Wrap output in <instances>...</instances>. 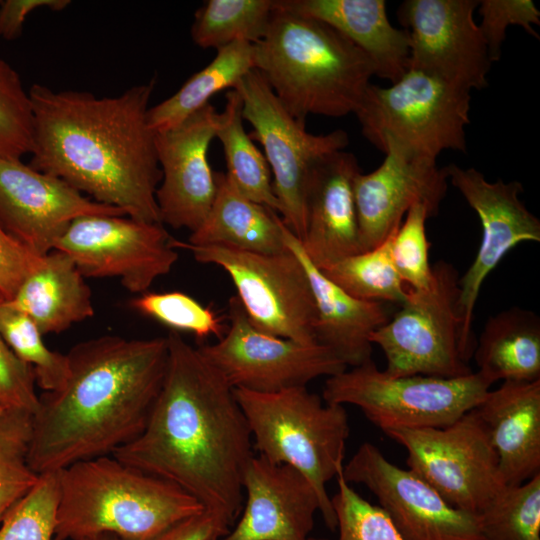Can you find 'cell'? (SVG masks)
Segmentation results:
<instances>
[{
    "label": "cell",
    "mask_w": 540,
    "mask_h": 540,
    "mask_svg": "<svg viewBox=\"0 0 540 540\" xmlns=\"http://www.w3.org/2000/svg\"><path fill=\"white\" fill-rule=\"evenodd\" d=\"M155 85L154 77L118 96L98 98L34 84L29 166L130 218L161 223L155 195L162 172L147 121Z\"/></svg>",
    "instance_id": "2"
},
{
    "label": "cell",
    "mask_w": 540,
    "mask_h": 540,
    "mask_svg": "<svg viewBox=\"0 0 540 540\" xmlns=\"http://www.w3.org/2000/svg\"><path fill=\"white\" fill-rule=\"evenodd\" d=\"M216 192L202 224L187 243L225 246L259 254L288 251L283 221L276 212L240 193L223 172H214Z\"/></svg>",
    "instance_id": "27"
},
{
    "label": "cell",
    "mask_w": 540,
    "mask_h": 540,
    "mask_svg": "<svg viewBox=\"0 0 540 540\" xmlns=\"http://www.w3.org/2000/svg\"><path fill=\"white\" fill-rule=\"evenodd\" d=\"M306 540H328V539L309 537V538L306 539Z\"/></svg>",
    "instance_id": "47"
},
{
    "label": "cell",
    "mask_w": 540,
    "mask_h": 540,
    "mask_svg": "<svg viewBox=\"0 0 540 540\" xmlns=\"http://www.w3.org/2000/svg\"><path fill=\"white\" fill-rule=\"evenodd\" d=\"M248 422L253 447L275 464H287L314 486L327 527L337 522L326 484L344 466L350 428L342 405L325 404L306 387L276 393L233 389Z\"/></svg>",
    "instance_id": "6"
},
{
    "label": "cell",
    "mask_w": 540,
    "mask_h": 540,
    "mask_svg": "<svg viewBox=\"0 0 540 540\" xmlns=\"http://www.w3.org/2000/svg\"><path fill=\"white\" fill-rule=\"evenodd\" d=\"M444 169L448 182L475 211L482 226L477 254L459 278L457 311L462 343L471 358L476 347L474 309L483 282L512 248L519 243L540 241V220L521 201L519 195L523 186L519 181L490 182L475 168H462L453 163Z\"/></svg>",
    "instance_id": "15"
},
{
    "label": "cell",
    "mask_w": 540,
    "mask_h": 540,
    "mask_svg": "<svg viewBox=\"0 0 540 540\" xmlns=\"http://www.w3.org/2000/svg\"><path fill=\"white\" fill-rule=\"evenodd\" d=\"M287 247L302 262L315 305L317 341L346 366L357 367L371 359V334L391 318L389 303L355 298L329 280L305 255L301 242L283 223Z\"/></svg>",
    "instance_id": "23"
},
{
    "label": "cell",
    "mask_w": 540,
    "mask_h": 540,
    "mask_svg": "<svg viewBox=\"0 0 540 540\" xmlns=\"http://www.w3.org/2000/svg\"><path fill=\"white\" fill-rule=\"evenodd\" d=\"M6 302L31 318L43 335L59 334L94 315L85 277L69 255L56 249L43 256L40 266Z\"/></svg>",
    "instance_id": "26"
},
{
    "label": "cell",
    "mask_w": 540,
    "mask_h": 540,
    "mask_svg": "<svg viewBox=\"0 0 540 540\" xmlns=\"http://www.w3.org/2000/svg\"><path fill=\"white\" fill-rule=\"evenodd\" d=\"M65 383L39 396L29 464L39 475L112 455L144 429L168 362L167 337L102 336L67 354Z\"/></svg>",
    "instance_id": "3"
},
{
    "label": "cell",
    "mask_w": 540,
    "mask_h": 540,
    "mask_svg": "<svg viewBox=\"0 0 540 540\" xmlns=\"http://www.w3.org/2000/svg\"><path fill=\"white\" fill-rule=\"evenodd\" d=\"M475 410L498 455L506 486L540 473V379L504 381Z\"/></svg>",
    "instance_id": "24"
},
{
    "label": "cell",
    "mask_w": 540,
    "mask_h": 540,
    "mask_svg": "<svg viewBox=\"0 0 540 540\" xmlns=\"http://www.w3.org/2000/svg\"><path fill=\"white\" fill-rule=\"evenodd\" d=\"M384 153L380 166L359 172L353 183L361 252L383 243L416 204L424 205L429 217L437 215L448 189L446 171L436 161L395 145Z\"/></svg>",
    "instance_id": "19"
},
{
    "label": "cell",
    "mask_w": 540,
    "mask_h": 540,
    "mask_svg": "<svg viewBox=\"0 0 540 540\" xmlns=\"http://www.w3.org/2000/svg\"><path fill=\"white\" fill-rule=\"evenodd\" d=\"M58 500V472L41 474L1 521L0 540H54Z\"/></svg>",
    "instance_id": "37"
},
{
    "label": "cell",
    "mask_w": 540,
    "mask_h": 540,
    "mask_svg": "<svg viewBox=\"0 0 540 540\" xmlns=\"http://www.w3.org/2000/svg\"><path fill=\"white\" fill-rule=\"evenodd\" d=\"M218 119L219 112L208 103L178 126L155 133L162 172L155 197L163 225L193 232L206 218L216 192L208 151Z\"/></svg>",
    "instance_id": "20"
},
{
    "label": "cell",
    "mask_w": 540,
    "mask_h": 540,
    "mask_svg": "<svg viewBox=\"0 0 540 540\" xmlns=\"http://www.w3.org/2000/svg\"><path fill=\"white\" fill-rule=\"evenodd\" d=\"M481 16L479 25L491 61H498L509 26H520L539 39L534 26L540 25V11L531 0H480L477 6Z\"/></svg>",
    "instance_id": "41"
},
{
    "label": "cell",
    "mask_w": 540,
    "mask_h": 540,
    "mask_svg": "<svg viewBox=\"0 0 540 540\" xmlns=\"http://www.w3.org/2000/svg\"><path fill=\"white\" fill-rule=\"evenodd\" d=\"M478 518L485 540H540V473L506 486Z\"/></svg>",
    "instance_id": "33"
},
{
    "label": "cell",
    "mask_w": 540,
    "mask_h": 540,
    "mask_svg": "<svg viewBox=\"0 0 540 540\" xmlns=\"http://www.w3.org/2000/svg\"><path fill=\"white\" fill-rule=\"evenodd\" d=\"M162 223L119 215H86L71 222L55 245L86 277H116L131 293L143 294L178 259Z\"/></svg>",
    "instance_id": "14"
},
{
    "label": "cell",
    "mask_w": 540,
    "mask_h": 540,
    "mask_svg": "<svg viewBox=\"0 0 540 540\" xmlns=\"http://www.w3.org/2000/svg\"><path fill=\"white\" fill-rule=\"evenodd\" d=\"M242 100V117L258 141L273 175V191L281 206V219L301 242L306 231V199L311 173L327 155L349 144L346 131L312 134L305 121L293 117L261 74L253 69L233 88Z\"/></svg>",
    "instance_id": "10"
},
{
    "label": "cell",
    "mask_w": 540,
    "mask_h": 540,
    "mask_svg": "<svg viewBox=\"0 0 540 540\" xmlns=\"http://www.w3.org/2000/svg\"><path fill=\"white\" fill-rule=\"evenodd\" d=\"M478 373L495 381L540 379V319L511 307L490 316L473 353Z\"/></svg>",
    "instance_id": "28"
},
{
    "label": "cell",
    "mask_w": 540,
    "mask_h": 540,
    "mask_svg": "<svg viewBox=\"0 0 540 540\" xmlns=\"http://www.w3.org/2000/svg\"><path fill=\"white\" fill-rule=\"evenodd\" d=\"M93 540H121V539L112 534H102V535L97 536Z\"/></svg>",
    "instance_id": "46"
},
{
    "label": "cell",
    "mask_w": 540,
    "mask_h": 540,
    "mask_svg": "<svg viewBox=\"0 0 540 540\" xmlns=\"http://www.w3.org/2000/svg\"><path fill=\"white\" fill-rule=\"evenodd\" d=\"M225 334L198 351L233 388L276 393L333 376L347 366L321 344H301L265 333L248 319L236 296L228 302Z\"/></svg>",
    "instance_id": "13"
},
{
    "label": "cell",
    "mask_w": 540,
    "mask_h": 540,
    "mask_svg": "<svg viewBox=\"0 0 540 540\" xmlns=\"http://www.w3.org/2000/svg\"><path fill=\"white\" fill-rule=\"evenodd\" d=\"M130 306L175 332H188L198 339L221 338L228 325L209 307L180 291L145 292L133 298Z\"/></svg>",
    "instance_id": "36"
},
{
    "label": "cell",
    "mask_w": 540,
    "mask_h": 540,
    "mask_svg": "<svg viewBox=\"0 0 540 540\" xmlns=\"http://www.w3.org/2000/svg\"><path fill=\"white\" fill-rule=\"evenodd\" d=\"M32 104L19 74L0 58V158L21 159L33 149Z\"/></svg>",
    "instance_id": "38"
},
{
    "label": "cell",
    "mask_w": 540,
    "mask_h": 540,
    "mask_svg": "<svg viewBox=\"0 0 540 540\" xmlns=\"http://www.w3.org/2000/svg\"><path fill=\"white\" fill-rule=\"evenodd\" d=\"M231 528L214 513L204 509L202 512L186 517L151 540H209L223 538Z\"/></svg>",
    "instance_id": "44"
},
{
    "label": "cell",
    "mask_w": 540,
    "mask_h": 540,
    "mask_svg": "<svg viewBox=\"0 0 540 540\" xmlns=\"http://www.w3.org/2000/svg\"><path fill=\"white\" fill-rule=\"evenodd\" d=\"M386 434L406 450L408 469L457 509L478 515L506 487L475 408L446 427Z\"/></svg>",
    "instance_id": "12"
},
{
    "label": "cell",
    "mask_w": 540,
    "mask_h": 540,
    "mask_svg": "<svg viewBox=\"0 0 540 540\" xmlns=\"http://www.w3.org/2000/svg\"><path fill=\"white\" fill-rule=\"evenodd\" d=\"M209 540H219V538L218 537H212Z\"/></svg>",
    "instance_id": "48"
},
{
    "label": "cell",
    "mask_w": 540,
    "mask_h": 540,
    "mask_svg": "<svg viewBox=\"0 0 540 540\" xmlns=\"http://www.w3.org/2000/svg\"><path fill=\"white\" fill-rule=\"evenodd\" d=\"M359 172L355 155L340 150L320 160L311 173L301 245L317 268L361 252L353 190Z\"/></svg>",
    "instance_id": "22"
},
{
    "label": "cell",
    "mask_w": 540,
    "mask_h": 540,
    "mask_svg": "<svg viewBox=\"0 0 540 540\" xmlns=\"http://www.w3.org/2000/svg\"><path fill=\"white\" fill-rule=\"evenodd\" d=\"M42 258L18 242L0 225V296L11 300L23 281L40 266Z\"/></svg>",
    "instance_id": "43"
},
{
    "label": "cell",
    "mask_w": 540,
    "mask_h": 540,
    "mask_svg": "<svg viewBox=\"0 0 540 540\" xmlns=\"http://www.w3.org/2000/svg\"><path fill=\"white\" fill-rule=\"evenodd\" d=\"M342 470L336 476L338 491L331 497L338 540H406L380 506L366 501L350 486Z\"/></svg>",
    "instance_id": "39"
},
{
    "label": "cell",
    "mask_w": 540,
    "mask_h": 540,
    "mask_svg": "<svg viewBox=\"0 0 540 540\" xmlns=\"http://www.w3.org/2000/svg\"><path fill=\"white\" fill-rule=\"evenodd\" d=\"M478 0H406L397 10L409 34V69L471 91L488 86L492 61L478 23Z\"/></svg>",
    "instance_id": "17"
},
{
    "label": "cell",
    "mask_w": 540,
    "mask_h": 540,
    "mask_svg": "<svg viewBox=\"0 0 540 540\" xmlns=\"http://www.w3.org/2000/svg\"><path fill=\"white\" fill-rule=\"evenodd\" d=\"M3 411H4V409H2V408L0 407V414H1Z\"/></svg>",
    "instance_id": "49"
},
{
    "label": "cell",
    "mask_w": 540,
    "mask_h": 540,
    "mask_svg": "<svg viewBox=\"0 0 540 540\" xmlns=\"http://www.w3.org/2000/svg\"><path fill=\"white\" fill-rule=\"evenodd\" d=\"M225 99L215 137L223 148L227 167L225 174L245 197L280 214L281 206L273 191L268 162L245 132L242 100L234 89L227 90Z\"/></svg>",
    "instance_id": "30"
},
{
    "label": "cell",
    "mask_w": 540,
    "mask_h": 540,
    "mask_svg": "<svg viewBox=\"0 0 540 540\" xmlns=\"http://www.w3.org/2000/svg\"><path fill=\"white\" fill-rule=\"evenodd\" d=\"M85 540H87V539H85Z\"/></svg>",
    "instance_id": "50"
},
{
    "label": "cell",
    "mask_w": 540,
    "mask_h": 540,
    "mask_svg": "<svg viewBox=\"0 0 540 540\" xmlns=\"http://www.w3.org/2000/svg\"><path fill=\"white\" fill-rule=\"evenodd\" d=\"M492 384L478 372L454 378L391 376L370 360L327 378L326 403L358 407L384 433L446 427L475 408Z\"/></svg>",
    "instance_id": "8"
},
{
    "label": "cell",
    "mask_w": 540,
    "mask_h": 540,
    "mask_svg": "<svg viewBox=\"0 0 540 540\" xmlns=\"http://www.w3.org/2000/svg\"><path fill=\"white\" fill-rule=\"evenodd\" d=\"M58 479L54 540H93L102 534L151 540L204 510L176 484L112 455L76 462L58 471Z\"/></svg>",
    "instance_id": "5"
},
{
    "label": "cell",
    "mask_w": 540,
    "mask_h": 540,
    "mask_svg": "<svg viewBox=\"0 0 540 540\" xmlns=\"http://www.w3.org/2000/svg\"><path fill=\"white\" fill-rule=\"evenodd\" d=\"M275 10V0H207L194 14L193 42L201 48H222L236 41L263 38Z\"/></svg>",
    "instance_id": "31"
},
{
    "label": "cell",
    "mask_w": 540,
    "mask_h": 540,
    "mask_svg": "<svg viewBox=\"0 0 540 540\" xmlns=\"http://www.w3.org/2000/svg\"><path fill=\"white\" fill-rule=\"evenodd\" d=\"M395 232L371 250L347 256L318 269L355 298L401 305L407 295V286L392 261L391 243Z\"/></svg>",
    "instance_id": "32"
},
{
    "label": "cell",
    "mask_w": 540,
    "mask_h": 540,
    "mask_svg": "<svg viewBox=\"0 0 540 540\" xmlns=\"http://www.w3.org/2000/svg\"><path fill=\"white\" fill-rule=\"evenodd\" d=\"M348 483L362 484L406 540H485L478 515L450 505L410 469L390 462L379 448L365 442L344 464Z\"/></svg>",
    "instance_id": "16"
},
{
    "label": "cell",
    "mask_w": 540,
    "mask_h": 540,
    "mask_svg": "<svg viewBox=\"0 0 540 540\" xmlns=\"http://www.w3.org/2000/svg\"><path fill=\"white\" fill-rule=\"evenodd\" d=\"M470 92L410 68L388 87L371 83L354 114L363 136L383 153L395 145L436 161L444 150H467Z\"/></svg>",
    "instance_id": "7"
},
{
    "label": "cell",
    "mask_w": 540,
    "mask_h": 540,
    "mask_svg": "<svg viewBox=\"0 0 540 540\" xmlns=\"http://www.w3.org/2000/svg\"><path fill=\"white\" fill-rule=\"evenodd\" d=\"M459 293L458 272L444 260L432 265L427 288L407 287L400 310L370 336L386 357V373L454 378L473 372L462 343Z\"/></svg>",
    "instance_id": "9"
},
{
    "label": "cell",
    "mask_w": 540,
    "mask_h": 540,
    "mask_svg": "<svg viewBox=\"0 0 540 540\" xmlns=\"http://www.w3.org/2000/svg\"><path fill=\"white\" fill-rule=\"evenodd\" d=\"M247 494L236 526L222 540H306L320 511L312 483L297 469L253 455L242 478Z\"/></svg>",
    "instance_id": "21"
},
{
    "label": "cell",
    "mask_w": 540,
    "mask_h": 540,
    "mask_svg": "<svg viewBox=\"0 0 540 540\" xmlns=\"http://www.w3.org/2000/svg\"><path fill=\"white\" fill-rule=\"evenodd\" d=\"M255 69L296 119L355 113L374 76L368 57L328 24L277 5L254 43Z\"/></svg>",
    "instance_id": "4"
},
{
    "label": "cell",
    "mask_w": 540,
    "mask_h": 540,
    "mask_svg": "<svg viewBox=\"0 0 540 540\" xmlns=\"http://www.w3.org/2000/svg\"><path fill=\"white\" fill-rule=\"evenodd\" d=\"M32 415L22 410L0 414V523L40 477L28 460Z\"/></svg>",
    "instance_id": "34"
},
{
    "label": "cell",
    "mask_w": 540,
    "mask_h": 540,
    "mask_svg": "<svg viewBox=\"0 0 540 540\" xmlns=\"http://www.w3.org/2000/svg\"><path fill=\"white\" fill-rule=\"evenodd\" d=\"M165 377L143 431L112 456L170 481L232 528L252 435L233 388L180 333L167 336Z\"/></svg>",
    "instance_id": "1"
},
{
    "label": "cell",
    "mask_w": 540,
    "mask_h": 540,
    "mask_svg": "<svg viewBox=\"0 0 540 540\" xmlns=\"http://www.w3.org/2000/svg\"><path fill=\"white\" fill-rule=\"evenodd\" d=\"M0 333L17 357L32 367L36 383L44 392L65 383L69 372L67 354L50 350L32 319L12 308L1 296Z\"/></svg>",
    "instance_id": "35"
},
{
    "label": "cell",
    "mask_w": 540,
    "mask_h": 540,
    "mask_svg": "<svg viewBox=\"0 0 540 540\" xmlns=\"http://www.w3.org/2000/svg\"><path fill=\"white\" fill-rule=\"evenodd\" d=\"M69 0H4L0 1V38L14 40L20 37L27 16L40 8L61 11Z\"/></svg>",
    "instance_id": "45"
},
{
    "label": "cell",
    "mask_w": 540,
    "mask_h": 540,
    "mask_svg": "<svg viewBox=\"0 0 540 540\" xmlns=\"http://www.w3.org/2000/svg\"><path fill=\"white\" fill-rule=\"evenodd\" d=\"M86 215L126 216L21 159L0 158V225L35 255L54 250L71 222Z\"/></svg>",
    "instance_id": "18"
},
{
    "label": "cell",
    "mask_w": 540,
    "mask_h": 540,
    "mask_svg": "<svg viewBox=\"0 0 540 540\" xmlns=\"http://www.w3.org/2000/svg\"><path fill=\"white\" fill-rule=\"evenodd\" d=\"M276 1L279 7L318 19L346 37L371 61L374 76L393 83L409 69V34L391 24L386 1Z\"/></svg>",
    "instance_id": "25"
},
{
    "label": "cell",
    "mask_w": 540,
    "mask_h": 540,
    "mask_svg": "<svg viewBox=\"0 0 540 540\" xmlns=\"http://www.w3.org/2000/svg\"><path fill=\"white\" fill-rule=\"evenodd\" d=\"M253 69V43L236 41L217 49L207 66L193 74L169 98L148 109L149 127L158 133L178 126L207 105L214 94L233 89Z\"/></svg>",
    "instance_id": "29"
},
{
    "label": "cell",
    "mask_w": 540,
    "mask_h": 540,
    "mask_svg": "<svg viewBox=\"0 0 540 540\" xmlns=\"http://www.w3.org/2000/svg\"><path fill=\"white\" fill-rule=\"evenodd\" d=\"M430 218L422 204L412 206L392 238L391 256L404 284L413 290L425 289L432 277L426 235V220Z\"/></svg>",
    "instance_id": "40"
},
{
    "label": "cell",
    "mask_w": 540,
    "mask_h": 540,
    "mask_svg": "<svg viewBox=\"0 0 540 540\" xmlns=\"http://www.w3.org/2000/svg\"><path fill=\"white\" fill-rule=\"evenodd\" d=\"M31 366L11 350L0 333V407L34 413L39 404Z\"/></svg>",
    "instance_id": "42"
},
{
    "label": "cell",
    "mask_w": 540,
    "mask_h": 540,
    "mask_svg": "<svg viewBox=\"0 0 540 540\" xmlns=\"http://www.w3.org/2000/svg\"><path fill=\"white\" fill-rule=\"evenodd\" d=\"M176 249L228 273L250 322L260 331L301 344H320L315 334V305L306 270L289 248L259 254L225 246H195L173 239Z\"/></svg>",
    "instance_id": "11"
}]
</instances>
